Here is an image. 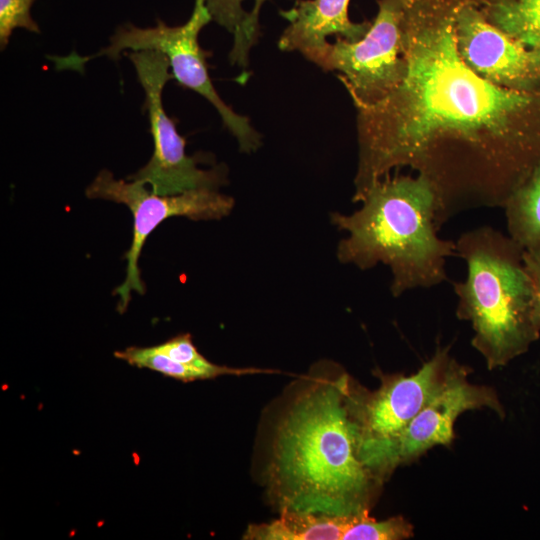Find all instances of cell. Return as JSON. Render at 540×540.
I'll return each mask as SVG.
<instances>
[{
  "label": "cell",
  "mask_w": 540,
  "mask_h": 540,
  "mask_svg": "<svg viewBox=\"0 0 540 540\" xmlns=\"http://www.w3.org/2000/svg\"><path fill=\"white\" fill-rule=\"evenodd\" d=\"M135 180L116 179L109 170H101L85 190L89 199H103L126 205L133 216V238L125 253L126 275L113 291L119 297L117 310L124 313L131 293H145L138 261L148 236L164 220L183 216L191 220H218L228 216L234 199L218 189H195L176 195H157Z\"/></svg>",
  "instance_id": "8"
},
{
  "label": "cell",
  "mask_w": 540,
  "mask_h": 540,
  "mask_svg": "<svg viewBox=\"0 0 540 540\" xmlns=\"http://www.w3.org/2000/svg\"><path fill=\"white\" fill-rule=\"evenodd\" d=\"M363 514L333 516L281 510L279 519L270 523L249 526L243 538L250 540H343L346 531Z\"/></svg>",
  "instance_id": "13"
},
{
  "label": "cell",
  "mask_w": 540,
  "mask_h": 540,
  "mask_svg": "<svg viewBox=\"0 0 540 540\" xmlns=\"http://www.w3.org/2000/svg\"><path fill=\"white\" fill-rule=\"evenodd\" d=\"M378 12L358 41L336 37L308 60L326 71H339L355 106L372 105L391 93L403 78L406 0H377Z\"/></svg>",
  "instance_id": "6"
},
{
  "label": "cell",
  "mask_w": 540,
  "mask_h": 540,
  "mask_svg": "<svg viewBox=\"0 0 540 540\" xmlns=\"http://www.w3.org/2000/svg\"><path fill=\"white\" fill-rule=\"evenodd\" d=\"M456 44L480 77L510 90L531 93L540 81V56L491 24L477 0H465L456 17Z\"/></svg>",
  "instance_id": "11"
},
{
  "label": "cell",
  "mask_w": 540,
  "mask_h": 540,
  "mask_svg": "<svg viewBox=\"0 0 540 540\" xmlns=\"http://www.w3.org/2000/svg\"><path fill=\"white\" fill-rule=\"evenodd\" d=\"M266 0H206L212 20L233 35L229 61L245 73L249 52L260 36L259 14Z\"/></svg>",
  "instance_id": "15"
},
{
  "label": "cell",
  "mask_w": 540,
  "mask_h": 540,
  "mask_svg": "<svg viewBox=\"0 0 540 540\" xmlns=\"http://www.w3.org/2000/svg\"><path fill=\"white\" fill-rule=\"evenodd\" d=\"M212 17L206 0H195L189 19L179 26H168L161 20L153 27L141 28L133 24L118 27L110 37L109 45L95 54L81 56L72 52L68 56H47L57 70L84 72V65L97 57L107 56L118 61L125 50H157L168 58L173 79L207 99L219 113L224 126L237 139L240 150L253 152L261 146V135L249 119L234 112L218 95L210 79L206 57L209 55L199 44V33Z\"/></svg>",
  "instance_id": "5"
},
{
  "label": "cell",
  "mask_w": 540,
  "mask_h": 540,
  "mask_svg": "<svg viewBox=\"0 0 540 540\" xmlns=\"http://www.w3.org/2000/svg\"><path fill=\"white\" fill-rule=\"evenodd\" d=\"M114 355L116 358L124 360L132 366L154 370L164 376L183 382L209 379L204 372L174 361L158 351L154 346H132L121 351H116Z\"/></svg>",
  "instance_id": "18"
},
{
  "label": "cell",
  "mask_w": 540,
  "mask_h": 540,
  "mask_svg": "<svg viewBox=\"0 0 540 540\" xmlns=\"http://www.w3.org/2000/svg\"><path fill=\"white\" fill-rule=\"evenodd\" d=\"M487 20L540 56V0H477Z\"/></svg>",
  "instance_id": "16"
},
{
  "label": "cell",
  "mask_w": 540,
  "mask_h": 540,
  "mask_svg": "<svg viewBox=\"0 0 540 540\" xmlns=\"http://www.w3.org/2000/svg\"><path fill=\"white\" fill-rule=\"evenodd\" d=\"M468 373L456 361L445 386L399 433L358 448L360 460L381 483L400 465L414 461L434 446L449 445L462 413L489 408L504 417L495 390L470 383Z\"/></svg>",
  "instance_id": "9"
},
{
  "label": "cell",
  "mask_w": 540,
  "mask_h": 540,
  "mask_svg": "<svg viewBox=\"0 0 540 540\" xmlns=\"http://www.w3.org/2000/svg\"><path fill=\"white\" fill-rule=\"evenodd\" d=\"M35 0H0V47L4 50L13 31L23 28L39 33L38 24L31 16V7Z\"/></svg>",
  "instance_id": "20"
},
{
  "label": "cell",
  "mask_w": 540,
  "mask_h": 540,
  "mask_svg": "<svg viewBox=\"0 0 540 540\" xmlns=\"http://www.w3.org/2000/svg\"><path fill=\"white\" fill-rule=\"evenodd\" d=\"M413 535V526L403 517L377 521L367 512L346 531L343 540H402Z\"/></svg>",
  "instance_id": "19"
},
{
  "label": "cell",
  "mask_w": 540,
  "mask_h": 540,
  "mask_svg": "<svg viewBox=\"0 0 540 540\" xmlns=\"http://www.w3.org/2000/svg\"><path fill=\"white\" fill-rule=\"evenodd\" d=\"M349 3L350 0H297L291 9L281 10L289 25L279 38V49L298 51L308 59L328 44V36L336 35L352 42L360 40L371 22H352L348 16Z\"/></svg>",
  "instance_id": "12"
},
{
  "label": "cell",
  "mask_w": 540,
  "mask_h": 540,
  "mask_svg": "<svg viewBox=\"0 0 540 540\" xmlns=\"http://www.w3.org/2000/svg\"><path fill=\"white\" fill-rule=\"evenodd\" d=\"M524 264L529 273L536 294V300L538 305V312L540 317V259H536L530 256H527L523 253Z\"/></svg>",
  "instance_id": "21"
},
{
  "label": "cell",
  "mask_w": 540,
  "mask_h": 540,
  "mask_svg": "<svg viewBox=\"0 0 540 540\" xmlns=\"http://www.w3.org/2000/svg\"><path fill=\"white\" fill-rule=\"evenodd\" d=\"M465 0H406L405 71L382 100L357 106L359 161L354 202L391 170L428 176L445 209L452 176H466L489 206H504L540 163L521 125L532 93L476 74L456 44Z\"/></svg>",
  "instance_id": "1"
},
{
  "label": "cell",
  "mask_w": 540,
  "mask_h": 540,
  "mask_svg": "<svg viewBox=\"0 0 540 540\" xmlns=\"http://www.w3.org/2000/svg\"><path fill=\"white\" fill-rule=\"evenodd\" d=\"M360 202L350 215L331 214L332 223L348 233L337 248L341 263L361 270L387 265L396 297L448 280L446 259L456 256V243L437 234L445 222L443 206L428 176L389 175L371 185Z\"/></svg>",
  "instance_id": "3"
},
{
  "label": "cell",
  "mask_w": 540,
  "mask_h": 540,
  "mask_svg": "<svg viewBox=\"0 0 540 540\" xmlns=\"http://www.w3.org/2000/svg\"><path fill=\"white\" fill-rule=\"evenodd\" d=\"M455 363L448 348H438L411 375L380 373L381 384L374 392L351 391L350 405L358 426V448L399 433L441 391Z\"/></svg>",
  "instance_id": "10"
},
{
  "label": "cell",
  "mask_w": 540,
  "mask_h": 540,
  "mask_svg": "<svg viewBox=\"0 0 540 540\" xmlns=\"http://www.w3.org/2000/svg\"><path fill=\"white\" fill-rule=\"evenodd\" d=\"M508 235L527 256L540 259V163L505 202Z\"/></svg>",
  "instance_id": "14"
},
{
  "label": "cell",
  "mask_w": 540,
  "mask_h": 540,
  "mask_svg": "<svg viewBox=\"0 0 540 540\" xmlns=\"http://www.w3.org/2000/svg\"><path fill=\"white\" fill-rule=\"evenodd\" d=\"M154 347L174 361L204 372L209 379L227 374L243 375L261 372H274L253 368H231L214 364L200 354L189 333L177 335L159 345H155Z\"/></svg>",
  "instance_id": "17"
},
{
  "label": "cell",
  "mask_w": 540,
  "mask_h": 540,
  "mask_svg": "<svg viewBox=\"0 0 540 540\" xmlns=\"http://www.w3.org/2000/svg\"><path fill=\"white\" fill-rule=\"evenodd\" d=\"M346 375L302 395L281 420L268 469L280 510L333 516L369 512L381 482L358 456Z\"/></svg>",
  "instance_id": "2"
},
{
  "label": "cell",
  "mask_w": 540,
  "mask_h": 540,
  "mask_svg": "<svg viewBox=\"0 0 540 540\" xmlns=\"http://www.w3.org/2000/svg\"><path fill=\"white\" fill-rule=\"evenodd\" d=\"M456 256L467 277L453 284L457 316L474 331L472 346L488 369L507 365L540 337V317L532 279L517 243L489 226L463 233Z\"/></svg>",
  "instance_id": "4"
},
{
  "label": "cell",
  "mask_w": 540,
  "mask_h": 540,
  "mask_svg": "<svg viewBox=\"0 0 540 540\" xmlns=\"http://www.w3.org/2000/svg\"><path fill=\"white\" fill-rule=\"evenodd\" d=\"M127 56L145 92L144 109L148 113L154 144L150 160L137 172L127 176V180L149 185L157 195L218 189L226 183V169L220 165L208 170L200 169L197 158L186 154V141L164 109L163 89L173 79L166 55L157 50H141L131 51Z\"/></svg>",
  "instance_id": "7"
}]
</instances>
